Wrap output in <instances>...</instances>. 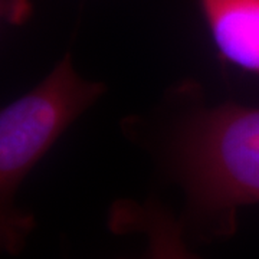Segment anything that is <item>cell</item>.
<instances>
[{
    "mask_svg": "<svg viewBox=\"0 0 259 259\" xmlns=\"http://www.w3.org/2000/svg\"><path fill=\"white\" fill-rule=\"evenodd\" d=\"M171 158L196 225L207 236H229L238 209L259 203V108L197 110L182 122Z\"/></svg>",
    "mask_w": 259,
    "mask_h": 259,
    "instance_id": "obj_1",
    "label": "cell"
},
{
    "mask_svg": "<svg viewBox=\"0 0 259 259\" xmlns=\"http://www.w3.org/2000/svg\"><path fill=\"white\" fill-rule=\"evenodd\" d=\"M108 225L114 233L144 236V253L134 259H200L187 248L185 223L154 200L121 199L111 206Z\"/></svg>",
    "mask_w": 259,
    "mask_h": 259,
    "instance_id": "obj_4",
    "label": "cell"
},
{
    "mask_svg": "<svg viewBox=\"0 0 259 259\" xmlns=\"http://www.w3.org/2000/svg\"><path fill=\"white\" fill-rule=\"evenodd\" d=\"M105 85L76 72L69 54L0 114V239L10 255L25 246L35 222L15 200L23 180L55 141L102 94Z\"/></svg>",
    "mask_w": 259,
    "mask_h": 259,
    "instance_id": "obj_2",
    "label": "cell"
},
{
    "mask_svg": "<svg viewBox=\"0 0 259 259\" xmlns=\"http://www.w3.org/2000/svg\"><path fill=\"white\" fill-rule=\"evenodd\" d=\"M223 61L259 75V0H197Z\"/></svg>",
    "mask_w": 259,
    "mask_h": 259,
    "instance_id": "obj_3",
    "label": "cell"
}]
</instances>
